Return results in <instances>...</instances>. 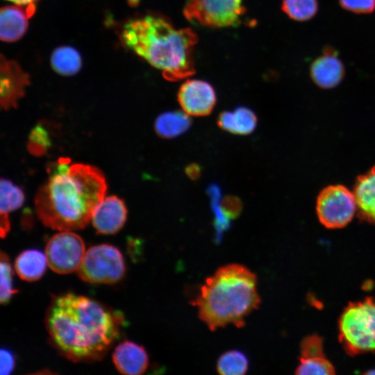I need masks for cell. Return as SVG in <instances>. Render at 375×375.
I'll return each instance as SVG.
<instances>
[{
	"instance_id": "52a82bcc",
	"label": "cell",
	"mask_w": 375,
	"mask_h": 375,
	"mask_svg": "<svg viewBox=\"0 0 375 375\" xmlns=\"http://www.w3.org/2000/svg\"><path fill=\"white\" fill-rule=\"evenodd\" d=\"M244 13L242 0H187L183 7L189 22L212 28L237 26Z\"/></svg>"
},
{
	"instance_id": "cb8c5ba5",
	"label": "cell",
	"mask_w": 375,
	"mask_h": 375,
	"mask_svg": "<svg viewBox=\"0 0 375 375\" xmlns=\"http://www.w3.org/2000/svg\"><path fill=\"white\" fill-rule=\"evenodd\" d=\"M206 191L210 199V205L215 217L213 224L216 232V241L219 242L224 232L229 229L231 220L224 215L220 208L222 198L220 187L217 183H211L208 186Z\"/></svg>"
},
{
	"instance_id": "ac0fdd59",
	"label": "cell",
	"mask_w": 375,
	"mask_h": 375,
	"mask_svg": "<svg viewBox=\"0 0 375 375\" xmlns=\"http://www.w3.org/2000/svg\"><path fill=\"white\" fill-rule=\"evenodd\" d=\"M256 113L246 106H238L234 111H224L217 117V124L224 131L236 135H248L256 128Z\"/></svg>"
},
{
	"instance_id": "7a4b0ae2",
	"label": "cell",
	"mask_w": 375,
	"mask_h": 375,
	"mask_svg": "<svg viewBox=\"0 0 375 375\" xmlns=\"http://www.w3.org/2000/svg\"><path fill=\"white\" fill-rule=\"evenodd\" d=\"M106 178L96 167L75 163L67 172L49 176L35 197V212L46 226L74 231L87 226L105 197Z\"/></svg>"
},
{
	"instance_id": "1f68e13d",
	"label": "cell",
	"mask_w": 375,
	"mask_h": 375,
	"mask_svg": "<svg viewBox=\"0 0 375 375\" xmlns=\"http://www.w3.org/2000/svg\"><path fill=\"white\" fill-rule=\"evenodd\" d=\"M9 1H11L18 6H35V3L38 1V0H7Z\"/></svg>"
},
{
	"instance_id": "7c38bea8",
	"label": "cell",
	"mask_w": 375,
	"mask_h": 375,
	"mask_svg": "<svg viewBox=\"0 0 375 375\" xmlns=\"http://www.w3.org/2000/svg\"><path fill=\"white\" fill-rule=\"evenodd\" d=\"M299 363L295 374L299 375H332L333 364L324 352L322 338L317 335L306 337L301 342Z\"/></svg>"
},
{
	"instance_id": "2e32d148",
	"label": "cell",
	"mask_w": 375,
	"mask_h": 375,
	"mask_svg": "<svg viewBox=\"0 0 375 375\" xmlns=\"http://www.w3.org/2000/svg\"><path fill=\"white\" fill-rule=\"evenodd\" d=\"M112 361L116 369L126 375L142 374L149 366V356L144 348L128 340L115 347Z\"/></svg>"
},
{
	"instance_id": "3957f363",
	"label": "cell",
	"mask_w": 375,
	"mask_h": 375,
	"mask_svg": "<svg viewBox=\"0 0 375 375\" xmlns=\"http://www.w3.org/2000/svg\"><path fill=\"white\" fill-rule=\"evenodd\" d=\"M120 37L167 81L182 80L195 72L197 35L190 28H176L165 15L150 12L131 19L123 25Z\"/></svg>"
},
{
	"instance_id": "277c9868",
	"label": "cell",
	"mask_w": 375,
	"mask_h": 375,
	"mask_svg": "<svg viewBox=\"0 0 375 375\" xmlns=\"http://www.w3.org/2000/svg\"><path fill=\"white\" fill-rule=\"evenodd\" d=\"M260 303L256 274L239 264L217 269L192 302L198 308L200 319L211 331L229 324L243 326L246 317Z\"/></svg>"
},
{
	"instance_id": "4fadbf2b",
	"label": "cell",
	"mask_w": 375,
	"mask_h": 375,
	"mask_svg": "<svg viewBox=\"0 0 375 375\" xmlns=\"http://www.w3.org/2000/svg\"><path fill=\"white\" fill-rule=\"evenodd\" d=\"M127 210L124 201L117 196L104 197L95 208L91 220L96 231L109 235L118 232L124 226Z\"/></svg>"
},
{
	"instance_id": "ffe728a7",
	"label": "cell",
	"mask_w": 375,
	"mask_h": 375,
	"mask_svg": "<svg viewBox=\"0 0 375 375\" xmlns=\"http://www.w3.org/2000/svg\"><path fill=\"white\" fill-rule=\"evenodd\" d=\"M190 117L179 110L167 111L158 115L155 120L156 133L163 138H173L186 132L191 126Z\"/></svg>"
},
{
	"instance_id": "5bb4252c",
	"label": "cell",
	"mask_w": 375,
	"mask_h": 375,
	"mask_svg": "<svg viewBox=\"0 0 375 375\" xmlns=\"http://www.w3.org/2000/svg\"><path fill=\"white\" fill-rule=\"evenodd\" d=\"M345 74L342 62L334 49L326 47L311 64L310 75L319 88L331 89L338 85Z\"/></svg>"
},
{
	"instance_id": "9c48e42d",
	"label": "cell",
	"mask_w": 375,
	"mask_h": 375,
	"mask_svg": "<svg viewBox=\"0 0 375 375\" xmlns=\"http://www.w3.org/2000/svg\"><path fill=\"white\" fill-rule=\"evenodd\" d=\"M85 253L83 240L71 231H62L53 235L45 248L49 267L53 272L61 274L78 270Z\"/></svg>"
},
{
	"instance_id": "ba28073f",
	"label": "cell",
	"mask_w": 375,
	"mask_h": 375,
	"mask_svg": "<svg viewBox=\"0 0 375 375\" xmlns=\"http://www.w3.org/2000/svg\"><path fill=\"white\" fill-rule=\"evenodd\" d=\"M316 211L319 222L325 227L343 228L357 212L354 193L342 185H328L317 196Z\"/></svg>"
},
{
	"instance_id": "f1b7e54d",
	"label": "cell",
	"mask_w": 375,
	"mask_h": 375,
	"mask_svg": "<svg viewBox=\"0 0 375 375\" xmlns=\"http://www.w3.org/2000/svg\"><path fill=\"white\" fill-rule=\"evenodd\" d=\"M345 10L357 14H368L375 10V0H339Z\"/></svg>"
},
{
	"instance_id": "f546056e",
	"label": "cell",
	"mask_w": 375,
	"mask_h": 375,
	"mask_svg": "<svg viewBox=\"0 0 375 375\" xmlns=\"http://www.w3.org/2000/svg\"><path fill=\"white\" fill-rule=\"evenodd\" d=\"M1 374L8 375L14 369L15 358L13 353L7 349L2 348L0 352Z\"/></svg>"
},
{
	"instance_id": "484cf974",
	"label": "cell",
	"mask_w": 375,
	"mask_h": 375,
	"mask_svg": "<svg viewBox=\"0 0 375 375\" xmlns=\"http://www.w3.org/2000/svg\"><path fill=\"white\" fill-rule=\"evenodd\" d=\"M0 301L1 304L8 303L13 294L17 290L13 288L12 285V269L6 253L1 251L0 256Z\"/></svg>"
},
{
	"instance_id": "4316f807",
	"label": "cell",
	"mask_w": 375,
	"mask_h": 375,
	"mask_svg": "<svg viewBox=\"0 0 375 375\" xmlns=\"http://www.w3.org/2000/svg\"><path fill=\"white\" fill-rule=\"evenodd\" d=\"M51 144L50 133L44 125H35L28 136V151L35 156H41L47 152Z\"/></svg>"
},
{
	"instance_id": "6da1fadb",
	"label": "cell",
	"mask_w": 375,
	"mask_h": 375,
	"mask_svg": "<svg viewBox=\"0 0 375 375\" xmlns=\"http://www.w3.org/2000/svg\"><path fill=\"white\" fill-rule=\"evenodd\" d=\"M122 314L89 297L67 293L56 297L45 323L51 343L74 362L102 358L119 335Z\"/></svg>"
},
{
	"instance_id": "8fae6325",
	"label": "cell",
	"mask_w": 375,
	"mask_h": 375,
	"mask_svg": "<svg viewBox=\"0 0 375 375\" xmlns=\"http://www.w3.org/2000/svg\"><path fill=\"white\" fill-rule=\"evenodd\" d=\"M28 74L14 60L1 58V107L4 110L16 108L17 101L25 92L29 84Z\"/></svg>"
},
{
	"instance_id": "d6986e66",
	"label": "cell",
	"mask_w": 375,
	"mask_h": 375,
	"mask_svg": "<svg viewBox=\"0 0 375 375\" xmlns=\"http://www.w3.org/2000/svg\"><path fill=\"white\" fill-rule=\"evenodd\" d=\"M48 265L46 255L37 249L21 252L15 260V269L24 281L32 282L40 279Z\"/></svg>"
},
{
	"instance_id": "83f0119b",
	"label": "cell",
	"mask_w": 375,
	"mask_h": 375,
	"mask_svg": "<svg viewBox=\"0 0 375 375\" xmlns=\"http://www.w3.org/2000/svg\"><path fill=\"white\" fill-rule=\"evenodd\" d=\"M220 208L224 215L230 220L236 219L242 212V202L236 196L228 195L220 202Z\"/></svg>"
},
{
	"instance_id": "44dd1931",
	"label": "cell",
	"mask_w": 375,
	"mask_h": 375,
	"mask_svg": "<svg viewBox=\"0 0 375 375\" xmlns=\"http://www.w3.org/2000/svg\"><path fill=\"white\" fill-rule=\"evenodd\" d=\"M53 69L62 76H73L81 68L82 60L78 51L69 46L56 48L51 55Z\"/></svg>"
},
{
	"instance_id": "4dcf8cb0",
	"label": "cell",
	"mask_w": 375,
	"mask_h": 375,
	"mask_svg": "<svg viewBox=\"0 0 375 375\" xmlns=\"http://www.w3.org/2000/svg\"><path fill=\"white\" fill-rule=\"evenodd\" d=\"M185 172L190 179L197 180L201 176V168L199 165L192 163L185 167Z\"/></svg>"
},
{
	"instance_id": "e0dca14e",
	"label": "cell",
	"mask_w": 375,
	"mask_h": 375,
	"mask_svg": "<svg viewBox=\"0 0 375 375\" xmlns=\"http://www.w3.org/2000/svg\"><path fill=\"white\" fill-rule=\"evenodd\" d=\"M353 192L360 219L375 224V166L357 178Z\"/></svg>"
},
{
	"instance_id": "7402d4cb",
	"label": "cell",
	"mask_w": 375,
	"mask_h": 375,
	"mask_svg": "<svg viewBox=\"0 0 375 375\" xmlns=\"http://www.w3.org/2000/svg\"><path fill=\"white\" fill-rule=\"evenodd\" d=\"M249 369L247 356L239 350H229L222 353L217 361V371L222 375H242Z\"/></svg>"
},
{
	"instance_id": "d4e9b609",
	"label": "cell",
	"mask_w": 375,
	"mask_h": 375,
	"mask_svg": "<svg viewBox=\"0 0 375 375\" xmlns=\"http://www.w3.org/2000/svg\"><path fill=\"white\" fill-rule=\"evenodd\" d=\"M281 8L290 19L305 22L316 15L318 3L317 0H283Z\"/></svg>"
},
{
	"instance_id": "603a6c76",
	"label": "cell",
	"mask_w": 375,
	"mask_h": 375,
	"mask_svg": "<svg viewBox=\"0 0 375 375\" xmlns=\"http://www.w3.org/2000/svg\"><path fill=\"white\" fill-rule=\"evenodd\" d=\"M0 188V215H8L23 205L24 194L21 188L4 178L1 179Z\"/></svg>"
},
{
	"instance_id": "9a60e30c",
	"label": "cell",
	"mask_w": 375,
	"mask_h": 375,
	"mask_svg": "<svg viewBox=\"0 0 375 375\" xmlns=\"http://www.w3.org/2000/svg\"><path fill=\"white\" fill-rule=\"evenodd\" d=\"M35 6H7L0 11V38L6 42L19 40L26 32L28 19L35 12Z\"/></svg>"
},
{
	"instance_id": "5b68a950",
	"label": "cell",
	"mask_w": 375,
	"mask_h": 375,
	"mask_svg": "<svg viewBox=\"0 0 375 375\" xmlns=\"http://www.w3.org/2000/svg\"><path fill=\"white\" fill-rule=\"evenodd\" d=\"M339 340L350 356L375 353V300L349 303L338 322Z\"/></svg>"
},
{
	"instance_id": "8992f818",
	"label": "cell",
	"mask_w": 375,
	"mask_h": 375,
	"mask_svg": "<svg viewBox=\"0 0 375 375\" xmlns=\"http://www.w3.org/2000/svg\"><path fill=\"white\" fill-rule=\"evenodd\" d=\"M125 269L120 251L112 245L102 244L85 251L78 273L83 281L88 283L112 284L123 278Z\"/></svg>"
},
{
	"instance_id": "30bf717a",
	"label": "cell",
	"mask_w": 375,
	"mask_h": 375,
	"mask_svg": "<svg viewBox=\"0 0 375 375\" xmlns=\"http://www.w3.org/2000/svg\"><path fill=\"white\" fill-rule=\"evenodd\" d=\"M178 101L188 115L201 117L209 115L216 103V93L208 82L191 79L185 81L178 92Z\"/></svg>"
}]
</instances>
